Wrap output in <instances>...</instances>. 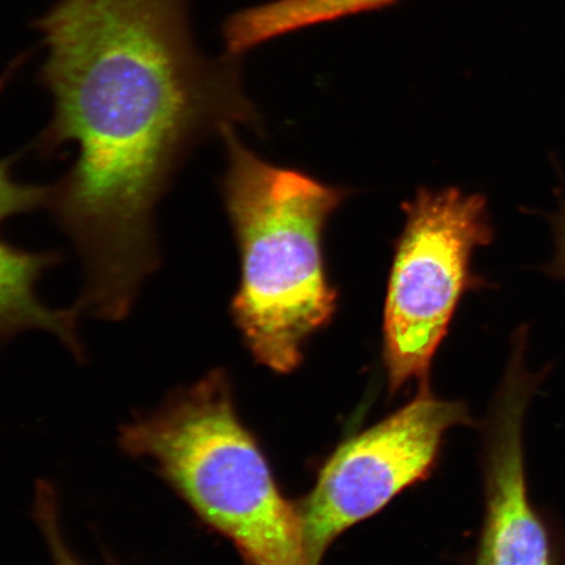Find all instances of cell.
<instances>
[{
    "label": "cell",
    "mask_w": 565,
    "mask_h": 565,
    "mask_svg": "<svg viewBox=\"0 0 565 565\" xmlns=\"http://www.w3.org/2000/svg\"><path fill=\"white\" fill-rule=\"evenodd\" d=\"M35 519L45 535L54 565H83L71 553L65 539L61 534L58 510H56L55 493L51 486L40 483L35 498Z\"/></svg>",
    "instance_id": "30bf717a"
},
{
    "label": "cell",
    "mask_w": 565,
    "mask_h": 565,
    "mask_svg": "<svg viewBox=\"0 0 565 565\" xmlns=\"http://www.w3.org/2000/svg\"><path fill=\"white\" fill-rule=\"evenodd\" d=\"M239 61L188 66L127 45L39 75L53 113L35 151L47 159L76 147L46 207L81 258L82 313L130 315L161 264L157 210L183 162L224 127H259Z\"/></svg>",
    "instance_id": "6da1fadb"
},
{
    "label": "cell",
    "mask_w": 565,
    "mask_h": 565,
    "mask_svg": "<svg viewBox=\"0 0 565 565\" xmlns=\"http://www.w3.org/2000/svg\"><path fill=\"white\" fill-rule=\"evenodd\" d=\"M221 137L222 194L242 267L231 316L259 364L289 373L300 365L303 344L337 312L323 233L351 193L260 159L233 126Z\"/></svg>",
    "instance_id": "7a4b0ae2"
},
{
    "label": "cell",
    "mask_w": 565,
    "mask_h": 565,
    "mask_svg": "<svg viewBox=\"0 0 565 565\" xmlns=\"http://www.w3.org/2000/svg\"><path fill=\"white\" fill-rule=\"evenodd\" d=\"M555 238V253L551 263L543 268L550 277L565 280V192L561 200L559 210L551 216Z\"/></svg>",
    "instance_id": "8fae6325"
},
{
    "label": "cell",
    "mask_w": 565,
    "mask_h": 565,
    "mask_svg": "<svg viewBox=\"0 0 565 565\" xmlns=\"http://www.w3.org/2000/svg\"><path fill=\"white\" fill-rule=\"evenodd\" d=\"M402 0H273L233 13L223 25L225 53L243 56L309 28L386 9Z\"/></svg>",
    "instance_id": "ba28073f"
},
{
    "label": "cell",
    "mask_w": 565,
    "mask_h": 565,
    "mask_svg": "<svg viewBox=\"0 0 565 565\" xmlns=\"http://www.w3.org/2000/svg\"><path fill=\"white\" fill-rule=\"evenodd\" d=\"M384 309L388 386L426 381L463 295L489 287L472 271L477 247L492 243L484 196L456 188L420 189L404 204Z\"/></svg>",
    "instance_id": "277c9868"
},
{
    "label": "cell",
    "mask_w": 565,
    "mask_h": 565,
    "mask_svg": "<svg viewBox=\"0 0 565 565\" xmlns=\"http://www.w3.org/2000/svg\"><path fill=\"white\" fill-rule=\"evenodd\" d=\"M119 443L148 459L204 524L232 541L246 565H313L298 507L282 497L239 420L223 371L127 423Z\"/></svg>",
    "instance_id": "3957f363"
},
{
    "label": "cell",
    "mask_w": 565,
    "mask_h": 565,
    "mask_svg": "<svg viewBox=\"0 0 565 565\" xmlns=\"http://www.w3.org/2000/svg\"><path fill=\"white\" fill-rule=\"evenodd\" d=\"M422 387L399 412L338 448L313 491L296 505L313 565L344 530L426 478L449 429L472 423L463 402L437 398L427 384Z\"/></svg>",
    "instance_id": "5b68a950"
},
{
    "label": "cell",
    "mask_w": 565,
    "mask_h": 565,
    "mask_svg": "<svg viewBox=\"0 0 565 565\" xmlns=\"http://www.w3.org/2000/svg\"><path fill=\"white\" fill-rule=\"evenodd\" d=\"M61 259L58 252H28L0 239V339L26 330H44L58 338L76 359H83L77 333L81 310L76 306L51 308L40 300L35 289Z\"/></svg>",
    "instance_id": "52a82bcc"
},
{
    "label": "cell",
    "mask_w": 565,
    "mask_h": 565,
    "mask_svg": "<svg viewBox=\"0 0 565 565\" xmlns=\"http://www.w3.org/2000/svg\"><path fill=\"white\" fill-rule=\"evenodd\" d=\"M526 341L527 329L515 331L484 423V519L472 565H565V542L530 497L526 414L548 369H527Z\"/></svg>",
    "instance_id": "8992f818"
},
{
    "label": "cell",
    "mask_w": 565,
    "mask_h": 565,
    "mask_svg": "<svg viewBox=\"0 0 565 565\" xmlns=\"http://www.w3.org/2000/svg\"><path fill=\"white\" fill-rule=\"evenodd\" d=\"M20 66V60L0 77V92L7 86L10 77ZM13 158L0 160V222L7 217L26 214L41 207H46L51 186L31 185L20 182L12 174Z\"/></svg>",
    "instance_id": "9c48e42d"
}]
</instances>
